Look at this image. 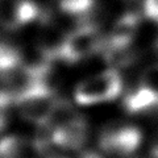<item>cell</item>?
I'll list each match as a JSON object with an SVG mask.
<instances>
[{
	"label": "cell",
	"instance_id": "1",
	"mask_svg": "<svg viewBox=\"0 0 158 158\" xmlns=\"http://www.w3.org/2000/svg\"><path fill=\"white\" fill-rule=\"evenodd\" d=\"M57 145L70 152L82 149L88 138V124L86 118L74 110L63 99H58L48 125L44 127Z\"/></svg>",
	"mask_w": 158,
	"mask_h": 158
},
{
	"label": "cell",
	"instance_id": "2",
	"mask_svg": "<svg viewBox=\"0 0 158 158\" xmlns=\"http://www.w3.org/2000/svg\"><path fill=\"white\" fill-rule=\"evenodd\" d=\"M58 99L46 81L29 83L13 92V104L24 120L40 127H46L54 112Z\"/></svg>",
	"mask_w": 158,
	"mask_h": 158
},
{
	"label": "cell",
	"instance_id": "3",
	"mask_svg": "<svg viewBox=\"0 0 158 158\" xmlns=\"http://www.w3.org/2000/svg\"><path fill=\"white\" fill-rule=\"evenodd\" d=\"M106 37L94 24H82L67 33L57 45V59L67 65H75L103 52Z\"/></svg>",
	"mask_w": 158,
	"mask_h": 158
},
{
	"label": "cell",
	"instance_id": "4",
	"mask_svg": "<svg viewBox=\"0 0 158 158\" xmlns=\"http://www.w3.org/2000/svg\"><path fill=\"white\" fill-rule=\"evenodd\" d=\"M124 88L123 78L115 69L98 73L79 82L74 90V99L79 106H95L118 98Z\"/></svg>",
	"mask_w": 158,
	"mask_h": 158
},
{
	"label": "cell",
	"instance_id": "5",
	"mask_svg": "<svg viewBox=\"0 0 158 158\" xmlns=\"http://www.w3.org/2000/svg\"><path fill=\"white\" fill-rule=\"evenodd\" d=\"M142 142V133L135 125L107 127L99 136L100 149L112 156H131Z\"/></svg>",
	"mask_w": 158,
	"mask_h": 158
},
{
	"label": "cell",
	"instance_id": "6",
	"mask_svg": "<svg viewBox=\"0 0 158 158\" xmlns=\"http://www.w3.org/2000/svg\"><path fill=\"white\" fill-rule=\"evenodd\" d=\"M141 24V17L135 12L124 13L113 24L110 34L106 37L104 49H118L132 46ZM103 49V50H104Z\"/></svg>",
	"mask_w": 158,
	"mask_h": 158
},
{
	"label": "cell",
	"instance_id": "7",
	"mask_svg": "<svg viewBox=\"0 0 158 158\" xmlns=\"http://www.w3.org/2000/svg\"><path fill=\"white\" fill-rule=\"evenodd\" d=\"M123 107L129 115L145 113L158 107V92L140 83L135 90L125 95L123 100Z\"/></svg>",
	"mask_w": 158,
	"mask_h": 158
},
{
	"label": "cell",
	"instance_id": "8",
	"mask_svg": "<svg viewBox=\"0 0 158 158\" xmlns=\"http://www.w3.org/2000/svg\"><path fill=\"white\" fill-rule=\"evenodd\" d=\"M34 144L21 136L11 135L0 138V158H37Z\"/></svg>",
	"mask_w": 158,
	"mask_h": 158
},
{
	"label": "cell",
	"instance_id": "9",
	"mask_svg": "<svg viewBox=\"0 0 158 158\" xmlns=\"http://www.w3.org/2000/svg\"><path fill=\"white\" fill-rule=\"evenodd\" d=\"M21 0H0V28L16 31L21 28L19 23V11Z\"/></svg>",
	"mask_w": 158,
	"mask_h": 158
},
{
	"label": "cell",
	"instance_id": "10",
	"mask_svg": "<svg viewBox=\"0 0 158 158\" xmlns=\"http://www.w3.org/2000/svg\"><path fill=\"white\" fill-rule=\"evenodd\" d=\"M96 0H57L58 8L69 16L81 17L90 13L95 7Z\"/></svg>",
	"mask_w": 158,
	"mask_h": 158
},
{
	"label": "cell",
	"instance_id": "11",
	"mask_svg": "<svg viewBox=\"0 0 158 158\" xmlns=\"http://www.w3.org/2000/svg\"><path fill=\"white\" fill-rule=\"evenodd\" d=\"M13 104V94L0 91V132L4 129L8 120V110Z\"/></svg>",
	"mask_w": 158,
	"mask_h": 158
},
{
	"label": "cell",
	"instance_id": "12",
	"mask_svg": "<svg viewBox=\"0 0 158 158\" xmlns=\"http://www.w3.org/2000/svg\"><path fill=\"white\" fill-rule=\"evenodd\" d=\"M144 13L153 23L158 24V0H144Z\"/></svg>",
	"mask_w": 158,
	"mask_h": 158
},
{
	"label": "cell",
	"instance_id": "13",
	"mask_svg": "<svg viewBox=\"0 0 158 158\" xmlns=\"http://www.w3.org/2000/svg\"><path fill=\"white\" fill-rule=\"evenodd\" d=\"M77 158H103L102 156L96 154V153H92V152H87V153H83V154H81L79 157Z\"/></svg>",
	"mask_w": 158,
	"mask_h": 158
},
{
	"label": "cell",
	"instance_id": "14",
	"mask_svg": "<svg viewBox=\"0 0 158 158\" xmlns=\"http://www.w3.org/2000/svg\"><path fill=\"white\" fill-rule=\"evenodd\" d=\"M156 46H157V52H158V40H157V44H156Z\"/></svg>",
	"mask_w": 158,
	"mask_h": 158
}]
</instances>
